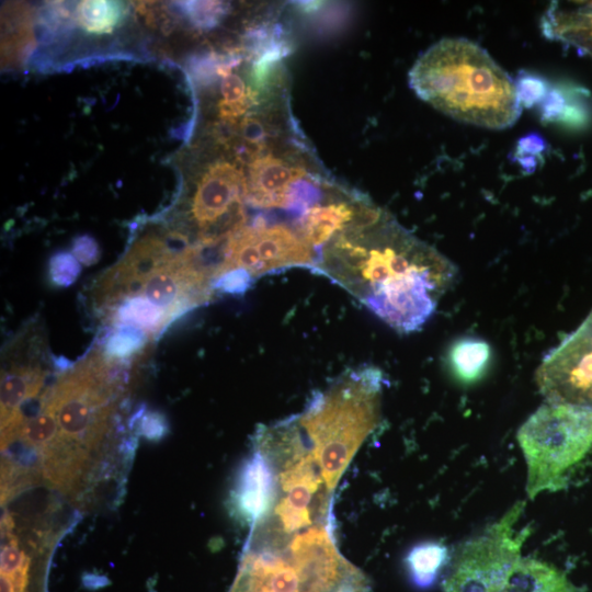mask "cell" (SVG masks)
<instances>
[{
    "instance_id": "1",
    "label": "cell",
    "mask_w": 592,
    "mask_h": 592,
    "mask_svg": "<svg viewBox=\"0 0 592 592\" xmlns=\"http://www.w3.org/2000/svg\"><path fill=\"white\" fill-rule=\"evenodd\" d=\"M312 271L401 333L428 321L457 273L447 258L385 210L334 237L319 251Z\"/></svg>"
},
{
    "instance_id": "2",
    "label": "cell",
    "mask_w": 592,
    "mask_h": 592,
    "mask_svg": "<svg viewBox=\"0 0 592 592\" xmlns=\"http://www.w3.org/2000/svg\"><path fill=\"white\" fill-rule=\"evenodd\" d=\"M217 267L185 235H147L100 276L93 304L117 331L144 339L161 332L181 315L206 304L216 292Z\"/></svg>"
},
{
    "instance_id": "3",
    "label": "cell",
    "mask_w": 592,
    "mask_h": 592,
    "mask_svg": "<svg viewBox=\"0 0 592 592\" xmlns=\"http://www.w3.org/2000/svg\"><path fill=\"white\" fill-rule=\"evenodd\" d=\"M409 84L436 110L480 127H511L522 112L514 81L467 38H444L432 45L410 69Z\"/></svg>"
},
{
    "instance_id": "4",
    "label": "cell",
    "mask_w": 592,
    "mask_h": 592,
    "mask_svg": "<svg viewBox=\"0 0 592 592\" xmlns=\"http://www.w3.org/2000/svg\"><path fill=\"white\" fill-rule=\"evenodd\" d=\"M384 384L382 371L374 366L351 369L293 415L330 491L378 424Z\"/></svg>"
},
{
    "instance_id": "5",
    "label": "cell",
    "mask_w": 592,
    "mask_h": 592,
    "mask_svg": "<svg viewBox=\"0 0 592 592\" xmlns=\"http://www.w3.org/2000/svg\"><path fill=\"white\" fill-rule=\"evenodd\" d=\"M517 441L527 464L528 498L559 490L565 473L592 447V409L543 405L519 429Z\"/></svg>"
},
{
    "instance_id": "6",
    "label": "cell",
    "mask_w": 592,
    "mask_h": 592,
    "mask_svg": "<svg viewBox=\"0 0 592 592\" xmlns=\"http://www.w3.org/2000/svg\"><path fill=\"white\" fill-rule=\"evenodd\" d=\"M318 252L293 225L257 217L226 243L216 282L226 277L248 289L259 277L293 267L314 270ZM215 282V284H216Z\"/></svg>"
},
{
    "instance_id": "7",
    "label": "cell",
    "mask_w": 592,
    "mask_h": 592,
    "mask_svg": "<svg viewBox=\"0 0 592 592\" xmlns=\"http://www.w3.org/2000/svg\"><path fill=\"white\" fill-rule=\"evenodd\" d=\"M524 509L517 502L485 533L456 549L443 581L444 592H501L530 528H514Z\"/></svg>"
},
{
    "instance_id": "8",
    "label": "cell",
    "mask_w": 592,
    "mask_h": 592,
    "mask_svg": "<svg viewBox=\"0 0 592 592\" xmlns=\"http://www.w3.org/2000/svg\"><path fill=\"white\" fill-rule=\"evenodd\" d=\"M247 178L235 163L217 161L197 182L190 214L197 229L194 246L204 250L220 249L246 225L243 202Z\"/></svg>"
},
{
    "instance_id": "9",
    "label": "cell",
    "mask_w": 592,
    "mask_h": 592,
    "mask_svg": "<svg viewBox=\"0 0 592 592\" xmlns=\"http://www.w3.org/2000/svg\"><path fill=\"white\" fill-rule=\"evenodd\" d=\"M535 379L550 403L592 409V311L543 360Z\"/></svg>"
},
{
    "instance_id": "10",
    "label": "cell",
    "mask_w": 592,
    "mask_h": 592,
    "mask_svg": "<svg viewBox=\"0 0 592 592\" xmlns=\"http://www.w3.org/2000/svg\"><path fill=\"white\" fill-rule=\"evenodd\" d=\"M383 209L361 195L328 186L293 225L300 237L319 251L346 229L375 218Z\"/></svg>"
},
{
    "instance_id": "11",
    "label": "cell",
    "mask_w": 592,
    "mask_h": 592,
    "mask_svg": "<svg viewBox=\"0 0 592 592\" xmlns=\"http://www.w3.org/2000/svg\"><path fill=\"white\" fill-rule=\"evenodd\" d=\"M247 201L257 208H287L307 170L293 155L266 145L247 157Z\"/></svg>"
},
{
    "instance_id": "12",
    "label": "cell",
    "mask_w": 592,
    "mask_h": 592,
    "mask_svg": "<svg viewBox=\"0 0 592 592\" xmlns=\"http://www.w3.org/2000/svg\"><path fill=\"white\" fill-rule=\"evenodd\" d=\"M277 473L272 460L259 448L243 465L235 492V504L244 521L265 520L277 497Z\"/></svg>"
},
{
    "instance_id": "13",
    "label": "cell",
    "mask_w": 592,
    "mask_h": 592,
    "mask_svg": "<svg viewBox=\"0 0 592 592\" xmlns=\"http://www.w3.org/2000/svg\"><path fill=\"white\" fill-rule=\"evenodd\" d=\"M542 30L546 37L592 57V1L553 2L543 15Z\"/></svg>"
},
{
    "instance_id": "14",
    "label": "cell",
    "mask_w": 592,
    "mask_h": 592,
    "mask_svg": "<svg viewBox=\"0 0 592 592\" xmlns=\"http://www.w3.org/2000/svg\"><path fill=\"white\" fill-rule=\"evenodd\" d=\"M501 592H579V589L555 566L535 558L521 557Z\"/></svg>"
},
{
    "instance_id": "15",
    "label": "cell",
    "mask_w": 592,
    "mask_h": 592,
    "mask_svg": "<svg viewBox=\"0 0 592 592\" xmlns=\"http://www.w3.org/2000/svg\"><path fill=\"white\" fill-rule=\"evenodd\" d=\"M45 372L35 365H14L2 376L1 419L13 417L23 402L34 399L45 380Z\"/></svg>"
},
{
    "instance_id": "16",
    "label": "cell",
    "mask_w": 592,
    "mask_h": 592,
    "mask_svg": "<svg viewBox=\"0 0 592 592\" xmlns=\"http://www.w3.org/2000/svg\"><path fill=\"white\" fill-rule=\"evenodd\" d=\"M449 560V551L442 543L424 542L414 545L405 557L411 584L418 589L431 588Z\"/></svg>"
},
{
    "instance_id": "17",
    "label": "cell",
    "mask_w": 592,
    "mask_h": 592,
    "mask_svg": "<svg viewBox=\"0 0 592 592\" xmlns=\"http://www.w3.org/2000/svg\"><path fill=\"white\" fill-rule=\"evenodd\" d=\"M491 356L490 345L466 338L456 341L448 352V362L455 376L464 383L477 380L487 368Z\"/></svg>"
},
{
    "instance_id": "18",
    "label": "cell",
    "mask_w": 592,
    "mask_h": 592,
    "mask_svg": "<svg viewBox=\"0 0 592 592\" xmlns=\"http://www.w3.org/2000/svg\"><path fill=\"white\" fill-rule=\"evenodd\" d=\"M76 18L90 33H110L126 14V7L116 1H82L77 5Z\"/></svg>"
},
{
    "instance_id": "19",
    "label": "cell",
    "mask_w": 592,
    "mask_h": 592,
    "mask_svg": "<svg viewBox=\"0 0 592 592\" xmlns=\"http://www.w3.org/2000/svg\"><path fill=\"white\" fill-rule=\"evenodd\" d=\"M567 105L558 123L569 129L585 128L592 121V99L588 90L566 83Z\"/></svg>"
},
{
    "instance_id": "20",
    "label": "cell",
    "mask_w": 592,
    "mask_h": 592,
    "mask_svg": "<svg viewBox=\"0 0 592 592\" xmlns=\"http://www.w3.org/2000/svg\"><path fill=\"white\" fill-rule=\"evenodd\" d=\"M39 410L35 417L22 422L16 433L33 446H48L57 437V422L49 410L44 407Z\"/></svg>"
},
{
    "instance_id": "21",
    "label": "cell",
    "mask_w": 592,
    "mask_h": 592,
    "mask_svg": "<svg viewBox=\"0 0 592 592\" xmlns=\"http://www.w3.org/2000/svg\"><path fill=\"white\" fill-rule=\"evenodd\" d=\"M514 87L521 107L530 110L543 102L551 83L542 75L521 70L516 75Z\"/></svg>"
},
{
    "instance_id": "22",
    "label": "cell",
    "mask_w": 592,
    "mask_h": 592,
    "mask_svg": "<svg viewBox=\"0 0 592 592\" xmlns=\"http://www.w3.org/2000/svg\"><path fill=\"white\" fill-rule=\"evenodd\" d=\"M178 7L200 27L214 26L226 10L223 2L215 1H184L179 2Z\"/></svg>"
},
{
    "instance_id": "23",
    "label": "cell",
    "mask_w": 592,
    "mask_h": 592,
    "mask_svg": "<svg viewBox=\"0 0 592 592\" xmlns=\"http://www.w3.org/2000/svg\"><path fill=\"white\" fill-rule=\"evenodd\" d=\"M567 105L566 83L550 87L547 95L538 105L539 118L546 124H558Z\"/></svg>"
},
{
    "instance_id": "24",
    "label": "cell",
    "mask_w": 592,
    "mask_h": 592,
    "mask_svg": "<svg viewBox=\"0 0 592 592\" xmlns=\"http://www.w3.org/2000/svg\"><path fill=\"white\" fill-rule=\"evenodd\" d=\"M80 271L79 264L69 253H58L50 261L53 280L59 285L70 284Z\"/></svg>"
},
{
    "instance_id": "25",
    "label": "cell",
    "mask_w": 592,
    "mask_h": 592,
    "mask_svg": "<svg viewBox=\"0 0 592 592\" xmlns=\"http://www.w3.org/2000/svg\"><path fill=\"white\" fill-rule=\"evenodd\" d=\"M547 148L545 138L536 132L521 137L515 146L514 157H533L539 159Z\"/></svg>"
},
{
    "instance_id": "26",
    "label": "cell",
    "mask_w": 592,
    "mask_h": 592,
    "mask_svg": "<svg viewBox=\"0 0 592 592\" xmlns=\"http://www.w3.org/2000/svg\"><path fill=\"white\" fill-rule=\"evenodd\" d=\"M73 253L79 260L90 264L98 254L96 243L89 236H81L73 243Z\"/></svg>"
},
{
    "instance_id": "27",
    "label": "cell",
    "mask_w": 592,
    "mask_h": 592,
    "mask_svg": "<svg viewBox=\"0 0 592 592\" xmlns=\"http://www.w3.org/2000/svg\"><path fill=\"white\" fill-rule=\"evenodd\" d=\"M230 592H265L246 572L239 570Z\"/></svg>"
}]
</instances>
